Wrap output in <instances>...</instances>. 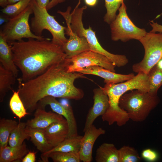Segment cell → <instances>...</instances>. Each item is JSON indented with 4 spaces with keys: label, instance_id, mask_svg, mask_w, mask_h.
<instances>
[{
    "label": "cell",
    "instance_id": "6da1fadb",
    "mask_svg": "<svg viewBox=\"0 0 162 162\" xmlns=\"http://www.w3.org/2000/svg\"><path fill=\"white\" fill-rule=\"evenodd\" d=\"M69 64L66 58L33 79L25 82L18 79L17 90L27 111H34L39 101L47 96L76 100L83 97V91L76 87L74 82L76 79L86 78L81 73L69 72Z\"/></svg>",
    "mask_w": 162,
    "mask_h": 162
},
{
    "label": "cell",
    "instance_id": "7a4b0ae2",
    "mask_svg": "<svg viewBox=\"0 0 162 162\" xmlns=\"http://www.w3.org/2000/svg\"><path fill=\"white\" fill-rule=\"evenodd\" d=\"M34 39L8 42L14 62L22 73L19 79L23 82L36 77L52 65L66 58L62 47L49 38Z\"/></svg>",
    "mask_w": 162,
    "mask_h": 162
},
{
    "label": "cell",
    "instance_id": "3957f363",
    "mask_svg": "<svg viewBox=\"0 0 162 162\" xmlns=\"http://www.w3.org/2000/svg\"><path fill=\"white\" fill-rule=\"evenodd\" d=\"M103 88L108 96L110 106L106 112L102 116V119L110 124L114 123L118 124H122L125 122L128 117L127 113L119 106L120 98L129 91L136 89L142 92H148V76L143 73H138L124 82L106 84Z\"/></svg>",
    "mask_w": 162,
    "mask_h": 162
},
{
    "label": "cell",
    "instance_id": "277c9868",
    "mask_svg": "<svg viewBox=\"0 0 162 162\" xmlns=\"http://www.w3.org/2000/svg\"><path fill=\"white\" fill-rule=\"evenodd\" d=\"M159 101L157 95L135 89L122 95L119 106L127 113L130 119L135 122H141L146 120Z\"/></svg>",
    "mask_w": 162,
    "mask_h": 162
},
{
    "label": "cell",
    "instance_id": "5b68a950",
    "mask_svg": "<svg viewBox=\"0 0 162 162\" xmlns=\"http://www.w3.org/2000/svg\"><path fill=\"white\" fill-rule=\"evenodd\" d=\"M30 5L34 15L31 19V29L36 35L42 36L44 30L51 34L52 41L62 47L68 40L65 36V27L60 25L54 16L50 15L46 8L40 7L35 0H32Z\"/></svg>",
    "mask_w": 162,
    "mask_h": 162
},
{
    "label": "cell",
    "instance_id": "8992f818",
    "mask_svg": "<svg viewBox=\"0 0 162 162\" xmlns=\"http://www.w3.org/2000/svg\"><path fill=\"white\" fill-rule=\"evenodd\" d=\"M81 0L78 3L72 12L70 13L69 10L63 12L62 16L66 22L69 24L72 31L78 36L84 37L86 39L91 51L104 55L112 62H115L118 59L117 54L111 53L104 49L99 43L95 34V33L89 27L88 29H85L82 21L84 10L87 8L84 6L78 8Z\"/></svg>",
    "mask_w": 162,
    "mask_h": 162
},
{
    "label": "cell",
    "instance_id": "52a82bcc",
    "mask_svg": "<svg viewBox=\"0 0 162 162\" xmlns=\"http://www.w3.org/2000/svg\"><path fill=\"white\" fill-rule=\"evenodd\" d=\"M139 41L143 46L144 57L132 67L135 72L148 74L151 69L162 57V33L147 32Z\"/></svg>",
    "mask_w": 162,
    "mask_h": 162
},
{
    "label": "cell",
    "instance_id": "ba28073f",
    "mask_svg": "<svg viewBox=\"0 0 162 162\" xmlns=\"http://www.w3.org/2000/svg\"><path fill=\"white\" fill-rule=\"evenodd\" d=\"M33 13L29 5L22 12L12 18L4 23L0 31L6 38L8 42L20 41L23 38L38 40L46 39L43 36L36 35L31 30L28 23L29 16Z\"/></svg>",
    "mask_w": 162,
    "mask_h": 162
},
{
    "label": "cell",
    "instance_id": "9c48e42d",
    "mask_svg": "<svg viewBox=\"0 0 162 162\" xmlns=\"http://www.w3.org/2000/svg\"><path fill=\"white\" fill-rule=\"evenodd\" d=\"M126 10L124 2L118 9V14L110 24L112 40H120L123 42L133 39L139 40L147 33L144 29L139 28L134 24L128 17Z\"/></svg>",
    "mask_w": 162,
    "mask_h": 162
},
{
    "label": "cell",
    "instance_id": "30bf717a",
    "mask_svg": "<svg viewBox=\"0 0 162 162\" xmlns=\"http://www.w3.org/2000/svg\"><path fill=\"white\" fill-rule=\"evenodd\" d=\"M67 59L69 62L68 70L70 72H78L83 68L93 66H100L115 72L116 66L110 60L103 55L91 50Z\"/></svg>",
    "mask_w": 162,
    "mask_h": 162
},
{
    "label": "cell",
    "instance_id": "8fae6325",
    "mask_svg": "<svg viewBox=\"0 0 162 162\" xmlns=\"http://www.w3.org/2000/svg\"><path fill=\"white\" fill-rule=\"evenodd\" d=\"M49 105L54 112L62 116L67 121L69 128L68 137L77 135L76 122L71 107L69 105H64L57 101L56 98L47 96L41 99L38 102L37 107L45 109Z\"/></svg>",
    "mask_w": 162,
    "mask_h": 162
},
{
    "label": "cell",
    "instance_id": "7c38bea8",
    "mask_svg": "<svg viewBox=\"0 0 162 162\" xmlns=\"http://www.w3.org/2000/svg\"><path fill=\"white\" fill-rule=\"evenodd\" d=\"M93 91L94 104L87 115L83 130L84 132L93 124L98 117L102 116L106 112L110 106L108 96L103 88L100 87Z\"/></svg>",
    "mask_w": 162,
    "mask_h": 162
},
{
    "label": "cell",
    "instance_id": "4fadbf2b",
    "mask_svg": "<svg viewBox=\"0 0 162 162\" xmlns=\"http://www.w3.org/2000/svg\"><path fill=\"white\" fill-rule=\"evenodd\" d=\"M84 133L79 152L80 158L81 161L91 162L94 144L100 135L105 134L106 131L101 128H97L93 124Z\"/></svg>",
    "mask_w": 162,
    "mask_h": 162
},
{
    "label": "cell",
    "instance_id": "5bb4252c",
    "mask_svg": "<svg viewBox=\"0 0 162 162\" xmlns=\"http://www.w3.org/2000/svg\"><path fill=\"white\" fill-rule=\"evenodd\" d=\"M84 74H91L99 76L104 79L107 83L117 84L128 80L133 77L134 74H118L98 66H93L83 68L79 71Z\"/></svg>",
    "mask_w": 162,
    "mask_h": 162
},
{
    "label": "cell",
    "instance_id": "9a60e30c",
    "mask_svg": "<svg viewBox=\"0 0 162 162\" xmlns=\"http://www.w3.org/2000/svg\"><path fill=\"white\" fill-rule=\"evenodd\" d=\"M44 130L46 140L53 148L66 139L69 132L68 123L65 119L54 122Z\"/></svg>",
    "mask_w": 162,
    "mask_h": 162
},
{
    "label": "cell",
    "instance_id": "2e32d148",
    "mask_svg": "<svg viewBox=\"0 0 162 162\" xmlns=\"http://www.w3.org/2000/svg\"><path fill=\"white\" fill-rule=\"evenodd\" d=\"M65 119L62 116L51 111L46 112L45 109L37 107L33 118L26 122L27 126L33 128L45 129L52 124Z\"/></svg>",
    "mask_w": 162,
    "mask_h": 162
},
{
    "label": "cell",
    "instance_id": "e0dca14e",
    "mask_svg": "<svg viewBox=\"0 0 162 162\" xmlns=\"http://www.w3.org/2000/svg\"><path fill=\"white\" fill-rule=\"evenodd\" d=\"M0 62L6 69L12 72L16 77L19 70L13 59V52L7 40L0 31Z\"/></svg>",
    "mask_w": 162,
    "mask_h": 162
},
{
    "label": "cell",
    "instance_id": "ac0fdd59",
    "mask_svg": "<svg viewBox=\"0 0 162 162\" xmlns=\"http://www.w3.org/2000/svg\"><path fill=\"white\" fill-rule=\"evenodd\" d=\"M29 150L25 142L20 146H7L0 150V162H11L21 161Z\"/></svg>",
    "mask_w": 162,
    "mask_h": 162
},
{
    "label": "cell",
    "instance_id": "d6986e66",
    "mask_svg": "<svg viewBox=\"0 0 162 162\" xmlns=\"http://www.w3.org/2000/svg\"><path fill=\"white\" fill-rule=\"evenodd\" d=\"M26 131L29 136L31 141L42 153H45L53 148L46 140L44 129L33 128L26 126Z\"/></svg>",
    "mask_w": 162,
    "mask_h": 162
},
{
    "label": "cell",
    "instance_id": "ffe728a7",
    "mask_svg": "<svg viewBox=\"0 0 162 162\" xmlns=\"http://www.w3.org/2000/svg\"><path fill=\"white\" fill-rule=\"evenodd\" d=\"M97 162H119V152L112 143H104L97 149L95 157Z\"/></svg>",
    "mask_w": 162,
    "mask_h": 162
},
{
    "label": "cell",
    "instance_id": "44dd1931",
    "mask_svg": "<svg viewBox=\"0 0 162 162\" xmlns=\"http://www.w3.org/2000/svg\"><path fill=\"white\" fill-rule=\"evenodd\" d=\"M82 136H77L67 137L63 141L50 151L42 153L41 158L42 161L49 154L54 152H79Z\"/></svg>",
    "mask_w": 162,
    "mask_h": 162
},
{
    "label": "cell",
    "instance_id": "7402d4cb",
    "mask_svg": "<svg viewBox=\"0 0 162 162\" xmlns=\"http://www.w3.org/2000/svg\"><path fill=\"white\" fill-rule=\"evenodd\" d=\"M16 77L11 71L6 69L0 64V101L2 102L6 93L13 89Z\"/></svg>",
    "mask_w": 162,
    "mask_h": 162
},
{
    "label": "cell",
    "instance_id": "603a6c76",
    "mask_svg": "<svg viewBox=\"0 0 162 162\" xmlns=\"http://www.w3.org/2000/svg\"><path fill=\"white\" fill-rule=\"evenodd\" d=\"M26 122H19L10 134L8 142L9 146H19L23 144L25 140L29 139L30 137L26 131Z\"/></svg>",
    "mask_w": 162,
    "mask_h": 162
},
{
    "label": "cell",
    "instance_id": "cb8c5ba5",
    "mask_svg": "<svg viewBox=\"0 0 162 162\" xmlns=\"http://www.w3.org/2000/svg\"><path fill=\"white\" fill-rule=\"evenodd\" d=\"M19 122L11 119L3 118L0 120V150L7 146L10 134Z\"/></svg>",
    "mask_w": 162,
    "mask_h": 162
},
{
    "label": "cell",
    "instance_id": "d4e9b609",
    "mask_svg": "<svg viewBox=\"0 0 162 162\" xmlns=\"http://www.w3.org/2000/svg\"><path fill=\"white\" fill-rule=\"evenodd\" d=\"M50 158L54 162H80L79 152H52L47 154L42 160L48 162V158Z\"/></svg>",
    "mask_w": 162,
    "mask_h": 162
},
{
    "label": "cell",
    "instance_id": "484cf974",
    "mask_svg": "<svg viewBox=\"0 0 162 162\" xmlns=\"http://www.w3.org/2000/svg\"><path fill=\"white\" fill-rule=\"evenodd\" d=\"M13 94L11 97L9 105L13 113L20 119L29 114L27 112L19 94V92L12 89Z\"/></svg>",
    "mask_w": 162,
    "mask_h": 162
},
{
    "label": "cell",
    "instance_id": "4316f807",
    "mask_svg": "<svg viewBox=\"0 0 162 162\" xmlns=\"http://www.w3.org/2000/svg\"><path fill=\"white\" fill-rule=\"evenodd\" d=\"M149 83L150 94L157 95V92L162 85V70L155 65L149 71L148 74Z\"/></svg>",
    "mask_w": 162,
    "mask_h": 162
},
{
    "label": "cell",
    "instance_id": "83f0119b",
    "mask_svg": "<svg viewBox=\"0 0 162 162\" xmlns=\"http://www.w3.org/2000/svg\"><path fill=\"white\" fill-rule=\"evenodd\" d=\"M119 162H137L141 158L136 150L134 148L124 146L119 149Z\"/></svg>",
    "mask_w": 162,
    "mask_h": 162
},
{
    "label": "cell",
    "instance_id": "f1b7e54d",
    "mask_svg": "<svg viewBox=\"0 0 162 162\" xmlns=\"http://www.w3.org/2000/svg\"><path fill=\"white\" fill-rule=\"evenodd\" d=\"M124 2V0H105L106 13L104 17V21L110 24L116 18V12Z\"/></svg>",
    "mask_w": 162,
    "mask_h": 162
},
{
    "label": "cell",
    "instance_id": "f546056e",
    "mask_svg": "<svg viewBox=\"0 0 162 162\" xmlns=\"http://www.w3.org/2000/svg\"><path fill=\"white\" fill-rule=\"evenodd\" d=\"M32 0H21L14 4L8 5L1 11L10 17H13L23 11L29 5Z\"/></svg>",
    "mask_w": 162,
    "mask_h": 162
},
{
    "label": "cell",
    "instance_id": "4dcf8cb0",
    "mask_svg": "<svg viewBox=\"0 0 162 162\" xmlns=\"http://www.w3.org/2000/svg\"><path fill=\"white\" fill-rule=\"evenodd\" d=\"M141 156L146 160L151 162L157 161L159 156L157 152L150 148L143 150L142 152Z\"/></svg>",
    "mask_w": 162,
    "mask_h": 162
},
{
    "label": "cell",
    "instance_id": "1f68e13d",
    "mask_svg": "<svg viewBox=\"0 0 162 162\" xmlns=\"http://www.w3.org/2000/svg\"><path fill=\"white\" fill-rule=\"evenodd\" d=\"M36 153L34 152L29 151L23 158L22 162H35L36 160Z\"/></svg>",
    "mask_w": 162,
    "mask_h": 162
},
{
    "label": "cell",
    "instance_id": "d6a6232c",
    "mask_svg": "<svg viewBox=\"0 0 162 162\" xmlns=\"http://www.w3.org/2000/svg\"><path fill=\"white\" fill-rule=\"evenodd\" d=\"M150 24L152 28L150 31V32L162 33V25L159 24L157 22H155L153 21H151Z\"/></svg>",
    "mask_w": 162,
    "mask_h": 162
},
{
    "label": "cell",
    "instance_id": "836d02e7",
    "mask_svg": "<svg viewBox=\"0 0 162 162\" xmlns=\"http://www.w3.org/2000/svg\"><path fill=\"white\" fill-rule=\"evenodd\" d=\"M66 0H51L46 7L47 10L50 9L58 4L64 2Z\"/></svg>",
    "mask_w": 162,
    "mask_h": 162
},
{
    "label": "cell",
    "instance_id": "e575fe53",
    "mask_svg": "<svg viewBox=\"0 0 162 162\" xmlns=\"http://www.w3.org/2000/svg\"><path fill=\"white\" fill-rule=\"evenodd\" d=\"M38 4L41 7L46 8L50 2V0H35Z\"/></svg>",
    "mask_w": 162,
    "mask_h": 162
},
{
    "label": "cell",
    "instance_id": "d590c367",
    "mask_svg": "<svg viewBox=\"0 0 162 162\" xmlns=\"http://www.w3.org/2000/svg\"><path fill=\"white\" fill-rule=\"evenodd\" d=\"M4 15H1L0 17V25H2L4 23L7 22L10 18L7 15L4 14Z\"/></svg>",
    "mask_w": 162,
    "mask_h": 162
},
{
    "label": "cell",
    "instance_id": "8d00e7d4",
    "mask_svg": "<svg viewBox=\"0 0 162 162\" xmlns=\"http://www.w3.org/2000/svg\"><path fill=\"white\" fill-rule=\"evenodd\" d=\"M86 4L89 6H94L97 3L98 0H84Z\"/></svg>",
    "mask_w": 162,
    "mask_h": 162
},
{
    "label": "cell",
    "instance_id": "74e56055",
    "mask_svg": "<svg viewBox=\"0 0 162 162\" xmlns=\"http://www.w3.org/2000/svg\"><path fill=\"white\" fill-rule=\"evenodd\" d=\"M8 5V0H0V5L3 8Z\"/></svg>",
    "mask_w": 162,
    "mask_h": 162
},
{
    "label": "cell",
    "instance_id": "f35d334b",
    "mask_svg": "<svg viewBox=\"0 0 162 162\" xmlns=\"http://www.w3.org/2000/svg\"><path fill=\"white\" fill-rule=\"evenodd\" d=\"M157 67L162 70V57L156 65Z\"/></svg>",
    "mask_w": 162,
    "mask_h": 162
},
{
    "label": "cell",
    "instance_id": "ab89813d",
    "mask_svg": "<svg viewBox=\"0 0 162 162\" xmlns=\"http://www.w3.org/2000/svg\"><path fill=\"white\" fill-rule=\"evenodd\" d=\"M20 0H8V5L14 4Z\"/></svg>",
    "mask_w": 162,
    "mask_h": 162
}]
</instances>
